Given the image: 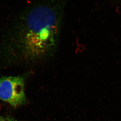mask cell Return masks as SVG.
Here are the masks:
<instances>
[{"mask_svg":"<svg viewBox=\"0 0 121 121\" xmlns=\"http://www.w3.org/2000/svg\"><path fill=\"white\" fill-rule=\"evenodd\" d=\"M54 10L47 6L32 9L27 16L24 28L22 43L30 56L44 52L54 45L57 21Z\"/></svg>","mask_w":121,"mask_h":121,"instance_id":"1","label":"cell"},{"mask_svg":"<svg viewBox=\"0 0 121 121\" xmlns=\"http://www.w3.org/2000/svg\"><path fill=\"white\" fill-rule=\"evenodd\" d=\"M0 99L15 108L26 101L25 79L21 76L0 78Z\"/></svg>","mask_w":121,"mask_h":121,"instance_id":"2","label":"cell"},{"mask_svg":"<svg viewBox=\"0 0 121 121\" xmlns=\"http://www.w3.org/2000/svg\"><path fill=\"white\" fill-rule=\"evenodd\" d=\"M0 121H18L14 118L10 117L0 116Z\"/></svg>","mask_w":121,"mask_h":121,"instance_id":"3","label":"cell"}]
</instances>
